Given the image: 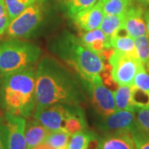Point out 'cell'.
Wrapping results in <instances>:
<instances>
[{
	"label": "cell",
	"instance_id": "3957f363",
	"mask_svg": "<svg viewBox=\"0 0 149 149\" xmlns=\"http://www.w3.org/2000/svg\"><path fill=\"white\" fill-rule=\"evenodd\" d=\"M51 51L65 64L74 70L85 82L105 70L104 60L81 42L80 37L65 31L51 44Z\"/></svg>",
	"mask_w": 149,
	"mask_h": 149
},
{
	"label": "cell",
	"instance_id": "7402d4cb",
	"mask_svg": "<svg viewBox=\"0 0 149 149\" xmlns=\"http://www.w3.org/2000/svg\"><path fill=\"white\" fill-rule=\"evenodd\" d=\"M37 1V0H4L6 10L10 22Z\"/></svg>",
	"mask_w": 149,
	"mask_h": 149
},
{
	"label": "cell",
	"instance_id": "4dcf8cb0",
	"mask_svg": "<svg viewBox=\"0 0 149 149\" xmlns=\"http://www.w3.org/2000/svg\"><path fill=\"white\" fill-rule=\"evenodd\" d=\"M7 10H6L5 3L4 0H0V17L3 16L4 14H7Z\"/></svg>",
	"mask_w": 149,
	"mask_h": 149
},
{
	"label": "cell",
	"instance_id": "603a6c76",
	"mask_svg": "<svg viewBox=\"0 0 149 149\" xmlns=\"http://www.w3.org/2000/svg\"><path fill=\"white\" fill-rule=\"evenodd\" d=\"M100 0H65L64 9L66 15L73 17L79 12L94 6Z\"/></svg>",
	"mask_w": 149,
	"mask_h": 149
},
{
	"label": "cell",
	"instance_id": "7c38bea8",
	"mask_svg": "<svg viewBox=\"0 0 149 149\" xmlns=\"http://www.w3.org/2000/svg\"><path fill=\"white\" fill-rule=\"evenodd\" d=\"M143 14V6L136 4H133L124 13L122 29L134 39L147 33Z\"/></svg>",
	"mask_w": 149,
	"mask_h": 149
},
{
	"label": "cell",
	"instance_id": "30bf717a",
	"mask_svg": "<svg viewBox=\"0 0 149 149\" xmlns=\"http://www.w3.org/2000/svg\"><path fill=\"white\" fill-rule=\"evenodd\" d=\"M97 125L105 133L122 130L132 132L137 126L136 114L135 112L129 110H116L107 117L100 118Z\"/></svg>",
	"mask_w": 149,
	"mask_h": 149
},
{
	"label": "cell",
	"instance_id": "5bb4252c",
	"mask_svg": "<svg viewBox=\"0 0 149 149\" xmlns=\"http://www.w3.org/2000/svg\"><path fill=\"white\" fill-rule=\"evenodd\" d=\"M98 149H135L132 132L122 130L106 133L98 139Z\"/></svg>",
	"mask_w": 149,
	"mask_h": 149
},
{
	"label": "cell",
	"instance_id": "7a4b0ae2",
	"mask_svg": "<svg viewBox=\"0 0 149 149\" xmlns=\"http://www.w3.org/2000/svg\"><path fill=\"white\" fill-rule=\"evenodd\" d=\"M37 104L35 67L0 75V107L4 113L29 118Z\"/></svg>",
	"mask_w": 149,
	"mask_h": 149
},
{
	"label": "cell",
	"instance_id": "ffe728a7",
	"mask_svg": "<svg viewBox=\"0 0 149 149\" xmlns=\"http://www.w3.org/2000/svg\"><path fill=\"white\" fill-rule=\"evenodd\" d=\"M134 0H108L103 3L104 15H122L134 4Z\"/></svg>",
	"mask_w": 149,
	"mask_h": 149
},
{
	"label": "cell",
	"instance_id": "ba28073f",
	"mask_svg": "<svg viewBox=\"0 0 149 149\" xmlns=\"http://www.w3.org/2000/svg\"><path fill=\"white\" fill-rule=\"evenodd\" d=\"M78 107L79 105L65 104H56L41 108L36 107L32 118L41 123L49 131L64 130L67 118Z\"/></svg>",
	"mask_w": 149,
	"mask_h": 149
},
{
	"label": "cell",
	"instance_id": "9c48e42d",
	"mask_svg": "<svg viewBox=\"0 0 149 149\" xmlns=\"http://www.w3.org/2000/svg\"><path fill=\"white\" fill-rule=\"evenodd\" d=\"M2 123L4 129L5 149H27L25 140L26 118L4 113Z\"/></svg>",
	"mask_w": 149,
	"mask_h": 149
},
{
	"label": "cell",
	"instance_id": "836d02e7",
	"mask_svg": "<svg viewBox=\"0 0 149 149\" xmlns=\"http://www.w3.org/2000/svg\"><path fill=\"white\" fill-rule=\"evenodd\" d=\"M100 1H101L102 3H105V2H107V1H108V0H100Z\"/></svg>",
	"mask_w": 149,
	"mask_h": 149
},
{
	"label": "cell",
	"instance_id": "5b68a950",
	"mask_svg": "<svg viewBox=\"0 0 149 149\" xmlns=\"http://www.w3.org/2000/svg\"><path fill=\"white\" fill-rule=\"evenodd\" d=\"M47 13L45 0H37L10 22L6 31L8 38H28L42 25Z\"/></svg>",
	"mask_w": 149,
	"mask_h": 149
},
{
	"label": "cell",
	"instance_id": "1f68e13d",
	"mask_svg": "<svg viewBox=\"0 0 149 149\" xmlns=\"http://www.w3.org/2000/svg\"><path fill=\"white\" fill-rule=\"evenodd\" d=\"M33 149H54V148H52L51 146H49L47 143H46L45 142H43V143H40L39 145H37V147H35Z\"/></svg>",
	"mask_w": 149,
	"mask_h": 149
},
{
	"label": "cell",
	"instance_id": "8fae6325",
	"mask_svg": "<svg viewBox=\"0 0 149 149\" xmlns=\"http://www.w3.org/2000/svg\"><path fill=\"white\" fill-rule=\"evenodd\" d=\"M104 17L103 3L100 0L94 6L79 12L71 17L74 26L80 32H88L99 28Z\"/></svg>",
	"mask_w": 149,
	"mask_h": 149
},
{
	"label": "cell",
	"instance_id": "d6a6232c",
	"mask_svg": "<svg viewBox=\"0 0 149 149\" xmlns=\"http://www.w3.org/2000/svg\"><path fill=\"white\" fill-rule=\"evenodd\" d=\"M135 1L138 2L140 5L149 7V0H135Z\"/></svg>",
	"mask_w": 149,
	"mask_h": 149
},
{
	"label": "cell",
	"instance_id": "4316f807",
	"mask_svg": "<svg viewBox=\"0 0 149 149\" xmlns=\"http://www.w3.org/2000/svg\"><path fill=\"white\" fill-rule=\"evenodd\" d=\"M135 114L138 126L149 133V108L139 109L135 111Z\"/></svg>",
	"mask_w": 149,
	"mask_h": 149
},
{
	"label": "cell",
	"instance_id": "f546056e",
	"mask_svg": "<svg viewBox=\"0 0 149 149\" xmlns=\"http://www.w3.org/2000/svg\"><path fill=\"white\" fill-rule=\"evenodd\" d=\"M144 20H145V23H146V29H147V34L149 37V10L144 11Z\"/></svg>",
	"mask_w": 149,
	"mask_h": 149
},
{
	"label": "cell",
	"instance_id": "d6986e66",
	"mask_svg": "<svg viewBox=\"0 0 149 149\" xmlns=\"http://www.w3.org/2000/svg\"><path fill=\"white\" fill-rule=\"evenodd\" d=\"M124 14L122 15H104L100 26V29L109 39L114 36L123 26Z\"/></svg>",
	"mask_w": 149,
	"mask_h": 149
},
{
	"label": "cell",
	"instance_id": "4fadbf2b",
	"mask_svg": "<svg viewBox=\"0 0 149 149\" xmlns=\"http://www.w3.org/2000/svg\"><path fill=\"white\" fill-rule=\"evenodd\" d=\"M80 39L89 50L100 56L104 60L106 57L108 52L113 49L110 46L109 39L100 28L81 32Z\"/></svg>",
	"mask_w": 149,
	"mask_h": 149
},
{
	"label": "cell",
	"instance_id": "44dd1931",
	"mask_svg": "<svg viewBox=\"0 0 149 149\" xmlns=\"http://www.w3.org/2000/svg\"><path fill=\"white\" fill-rule=\"evenodd\" d=\"M70 135L64 130L50 131L44 140L54 149H63L67 147Z\"/></svg>",
	"mask_w": 149,
	"mask_h": 149
},
{
	"label": "cell",
	"instance_id": "83f0119b",
	"mask_svg": "<svg viewBox=\"0 0 149 149\" xmlns=\"http://www.w3.org/2000/svg\"><path fill=\"white\" fill-rule=\"evenodd\" d=\"M9 23H10V19L8 17V13L0 17V37L5 34Z\"/></svg>",
	"mask_w": 149,
	"mask_h": 149
},
{
	"label": "cell",
	"instance_id": "6da1fadb",
	"mask_svg": "<svg viewBox=\"0 0 149 149\" xmlns=\"http://www.w3.org/2000/svg\"><path fill=\"white\" fill-rule=\"evenodd\" d=\"M35 82L36 107L56 104L81 106L87 101L83 80H78L76 74L52 56H45L38 61Z\"/></svg>",
	"mask_w": 149,
	"mask_h": 149
},
{
	"label": "cell",
	"instance_id": "d4e9b609",
	"mask_svg": "<svg viewBox=\"0 0 149 149\" xmlns=\"http://www.w3.org/2000/svg\"><path fill=\"white\" fill-rule=\"evenodd\" d=\"M133 86L149 95V72L143 64L141 65L135 74Z\"/></svg>",
	"mask_w": 149,
	"mask_h": 149
},
{
	"label": "cell",
	"instance_id": "e575fe53",
	"mask_svg": "<svg viewBox=\"0 0 149 149\" xmlns=\"http://www.w3.org/2000/svg\"><path fill=\"white\" fill-rule=\"evenodd\" d=\"M63 149H67V148H63Z\"/></svg>",
	"mask_w": 149,
	"mask_h": 149
},
{
	"label": "cell",
	"instance_id": "cb8c5ba5",
	"mask_svg": "<svg viewBox=\"0 0 149 149\" xmlns=\"http://www.w3.org/2000/svg\"><path fill=\"white\" fill-rule=\"evenodd\" d=\"M135 47L140 61L146 65L149 59V37L146 33L134 39Z\"/></svg>",
	"mask_w": 149,
	"mask_h": 149
},
{
	"label": "cell",
	"instance_id": "9a60e30c",
	"mask_svg": "<svg viewBox=\"0 0 149 149\" xmlns=\"http://www.w3.org/2000/svg\"><path fill=\"white\" fill-rule=\"evenodd\" d=\"M49 130L42 124L32 118L26 123L25 128V140L27 149H33L37 145L44 142L49 133Z\"/></svg>",
	"mask_w": 149,
	"mask_h": 149
},
{
	"label": "cell",
	"instance_id": "277c9868",
	"mask_svg": "<svg viewBox=\"0 0 149 149\" xmlns=\"http://www.w3.org/2000/svg\"><path fill=\"white\" fill-rule=\"evenodd\" d=\"M42 50L32 42L19 38L0 39V75L35 67Z\"/></svg>",
	"mask_w": 149,
	"mask_h": 149
},
{
	"label": "cell",
	"instance_id": "484cf974",
	"mask_svg": "<svg viewBox=\"0 0 149 149\" xmlns=\"http://www.w3.org/2000/svg\"><path fill=\"white\" fill-rule=\"evenodd\" d=\"M135 149H149V133L138 126L132 130Z\"/></svg>",
	"mask_w": 149,
	"mask_h": 149
},
{
	"label": "cell",
	"instance_id": "ac0fdd59",
	"mask_svg": "<svg viewBox=\"0 0 149 149\" xmlns=\"http://www.w3.org/2000/svg\"><path fill=\"white\" fill-rule=\"evenodd\" d=\"M98 140L96 134L90 130H83L70 135L67 144V149H89L90 144Z\"/></svg>",
	"mask_w": 149,
	"mask_h": 149
},
{
	"label": "cell",
	"instance_id": "e0dca14e",
	"mask_svg": "<svg viewBox=\"0 0 149 149\" xmlns=\"http://www.w3.org/2000/svg\"><path fill=\"white\" fill-rule=\"evenodd\" d=\"M113 97L117 110H129L135 112L132 102V86L118 85L113 91Z\"/></svg>",
	"mask_w": 149,
	"mask_h": 149
},
{
	"label": "cell",
	"instance_id": "f1b7e54d",
	"mask_svg": "<svg viewBox=\"0 0 149 149\" xmlns=\"http://www.w3.org/2000/svg\"><path fill=\"white\" fill-rule=\"evenodd\" d=\"M0 149H5L4 145V129L2 121H0Z\"/></svg>",
	"mask_w": 149,
	"mask_h": 149
},
{
	"label": "cell",
	"instance_id": "2e32d148",
	"mask_svg": "<svg viewBox=\"0 0 149 149\" xmlns=\"http://www.w3.org/2000/svg\"><path fill=\"white\" fill-rule=\"evenodd\" d=\"M109 42H110V46L113 49H116L124 53L129 54L133 56L138 57L134 38L128 36L122 28L114 36L109 38Z\"/></svg>",
	"mask_w": 149,
	"mask_h": 149
},
{
	"label": "cell",
	"instance_id": "52a82bcc",
	"mask_svg": "<svg viewBox=\"0 0 149 149\" xmlns=\"http://www.w3.org/2000/svg\"><path fill=\"white\" fill-rule=\"evenodd\" d=\"M85 85L91 104L100 118L107 117L117 110L113 92L104 85L100 74L95 75L90 81L85 82Z\"/></svg>",
	"mask_w": 149,
	"mask_h": 149
},
{
	"label": "cell",
	"instance_id": "8992f818",
	"mask_svg": "<svg viewBox=\"0 0 149 149\" xmlns=\"http://www.w3.org/2000/svg\"><path fill=\"white\" fill-rule=\"evenodd\" d=\"M110 75L118 85L132 86L135 74L143 63L138 57L113 49L109 58Z\"/></svg>",
	"mask_w": 149,
	"mask_h": 149
}]
</instances>
